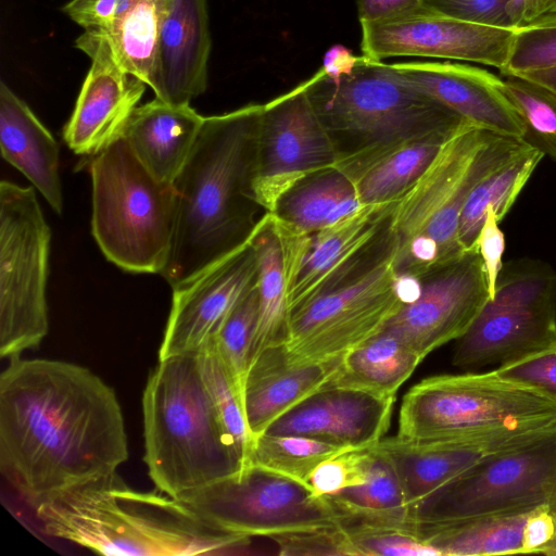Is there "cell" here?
<instances>
[{
  "instance_id": "obj_11",
  "label": "cell",
  "mask_w": 556,
  "mask_h": 556,
  "mask_svg": "<svg viewBox=\"0 0 556 556\" xmlns=\"http://www.w3.org/2000/svg\"><path fill=\"white\" fill-rule=\"evenodd\" d=\"M51 230L33 188L0 182V356L37 348L49 331Z\"/></svg>"
},
{
  "instance_id": "obj_25",
  "label": "cell",
  "mask_w": 556,
  "mask_h": 556,
  "mask_svg": "<svg viewBox=\"0 0 556 556\" xmlns=\"http://www.w3.org/2000/svg\"><path fill=\"white\" fill-rule=\"evenodd\" d=\"M204 119L190 103L173 104L155 98L134 110L123 138L154 178L174 185Z\"/></svg>"
},
{
  "instance_id": "obj_9",
  "label": "cell",
  "mask_w": 556,
  "mask_h": 556,
  "mask_svg": "<svg viewBox=\"0 0 556 556\" xmlns=\"http://www.w3.org/2000/svg\"><path fill=\"white\" fill-rule=\"evenodd\" d=\"M543 506L556 515V425L486 454L412 505L410 518L434 523Z\"/></svg>"
},
{
  "instance_id": "obj_22",
  "label": "cell",
  "mask_w": 556,
  "mask_h": 556,
  "mask_svg": "<svg viewBox=\"0 0 556 556\" xmlns=\"http://www.w3.org/2000/svg\"><path fill=\"white\" fill-rule=\"evenodd\" d=\"M211 47L207 0H170L151 87L155 98L184 104L201 96L207 87Z\"/></svg>"
},
{
  "instance_id": "obj_49",
  "label": "cell",
  "mask_w": 556,
  "mask_h": 556,
  "mask_svg": "<svg viewBox=\"0 0 556 556\" xmlns=\"http://www.w3.org/2000/svg\"><path fill=\"white\" fill-rule=\"evenodd\" d=\"M552 0H528L525 24L531 23L545 13Z\"/></svg>"
},
{
  "instance_id": "obj_35",
  "label": "cell",
  "mask_w": 556,
  "mask_h": 556,
  "mask_svg": "<svg viewBox=\"0 0 556 556\" xmlns=\"http://www.w3.org/2000/svg\"><path fill=\"white\" fill-rule=\"evenodd\" d=\"M199 356L203 378L222 425L244 467L250 463L254 437L247 422L241 387L211 345H205Z\"/></svg>"
},
{
  "instance_id": "obj_12",
  "label": "cell",
  "mask_w": 556,
  "mask_h": 556,
  "mask_svg": "<svg viewBox=\"0 0 556 556\" xmlns=\"http://www.w3.org/2000/svg\"><path fill=\"white\" fill-rule=\"evenodd\" d=\"M392 252L291 314L286 348L299 363L340 358L381 332L402 308Z\"/></svg>"
},
{
  "instance_id": "obj_7",
  "label": "cell",
  "mask_w": 556,
  "mask_h": 556,
  "mask_svg": "<svg viewBox=\"0 0 556 556\" xmlns=\"http://www.w3.org/2000/svg\"><path fill=\"white\" fill-rule=\"evenodd\" d=\"M556 425V403L483 374L428 377L403 396L397 437L421 442L520 439Z\"/></svg>"
},
{
  "instance_id": "obj_53",
  "label": "cell",
  "mask_w": 556,
  "mask_h": 556,
  "mask_svg": "<svg viewBox=\"0 0 556 556\" xmlns=\"http://www.w3.org/2000/svg\"><path fill=\"white\" fill-rule=\"evenodd\" d=\"M551 22H554V21H551Z\"/></svg>"
},
{
  "instance_id": "obj_24",
  "label": "cell",
  "mask_w": 556,
  "mask_h": 556,
  "mask_svg": "<svg viewBox=\"0 0 556 556\" xmlns=\"http://www.w3.org/2000/svg\"><path fill=\"white\" fill-rule=\"evenodd\" d=\"M533 435L520 439L448 442H421L395 435L382 438L374 447L394 468L412 506L467 470L486 454Z\"/></svg>"
},
{
  "instance_id": "obj_20",
  "label": "cell",
  "mask_w": 556,
  "mask_h": 556,
  "mask_svg": "<svg viewBox=\"0 0 556 556\" xmlns=\"http://www.w3.org/2000/svg\"><path fill=\"white\" fill-rule=\"evenodd\" d=\"M404 79L476 127L521 140L522 122L503 79L469 64L412 61L391 64Z\"/></svg>"
},
{
  "instance_id": "obj_1",
  "label": "cell",
  "mask_w": 556,
  "mask_h": 556,
  "mask_svg": "<svg viewBox=\"0 0 556 556\" xmlns=\"http://www.w3.org/2000/svg\"><path fill=\"white\" fill-rule=\"evenodd\" d=\"M0 376V470L34 509L116 472L128 458L122 407L90 369L9 358Z\"/></svg>"
},
{
  "instance_id": "obj_26",
  "label": "cell",
  "mask_w": 556,
  "mask_h": 556,
  "mask_svg": "<svg viewBox=\"0 0 556 556\" xmlns=\"http://www.w3.org/2000/svg\"><path fill=\"white\" fill-rule=\"evenodd\" d=\"M2 157L20 170L55 213L63 210L59 146L30 108L3 81L0 84Z\"/></svg>"
},
{
  "instance_id": "obj_46",
  "label": "cell",
  "mask_w": 556,
  "mask_h": 556,
  "mask_svg": "<svg viewBox=\"0 0 556 556\" xmlns=\"http://www.w3.org/2000/svg\"><path fill=\"white\" fill-rule=\"evenodd\" d=\"M358 20L377 22L391 18L424 5L422 0H356Z\"/></svg>"
},
{
  "instance_id": "obj_31",
  "label": "cell",
  "mask_w": 556,
  "mask_h": 556,
  "mask_svg": "<svg viewBox=\"0 0 556 556\" xmlns=\"http://www.w3.org/2000/svg\"><path fill=\"white\" fill-rule=\"evenodd\" d=\"M543 154L523 143L506 162L484 176L471 189L459 217L458 238L465 252L478 250L476 240L492 208L498 223L508 214L521 190L543 159Z\"/></svg>"
},
{
  "instance_id": "obj_40",
  "label": "cell",
  "mask_w": 556,
  "mask_h": 556,
  "mask_svg": "<svg viewBox=\"0 0 556 556\" xmlns=\"http://www.w3.org/2000/svg\"><path fill=\"white\" fill-rule=\"evenodd\" d=\"M279 556H357L341 523L269 536Z\"/></svg>"
},
{
  "instance_id": "obj_3",
  "label": "cell",
  "mask_w": 556,
  "mask_h": 556,
  "mask_svg": "<svg viewBox=\"0 0 556 556\" xmlns=\"http://www.w3.org/2000/svg\"><path fill=\"white\" fill-rule=\"evenodd\" d=\"M41 530L103 555L192 556L249 545L169 495L127 486L117 472L65 491L33 509Z\"/></svg>"
},
{
  "instance_id": "obj_18",
  "label": "cell",
  "mask_w": 556,
  "mask_h": 556,
  "mask_svg": "<svg viewBox=\"0 0 556 556\" xmlns=\"http://www.w3.org/2000/svg\"><path fill=\"white\" fill-rule=\"evenodd\" d=\"M75 46L91 64L63 138L75 154L96 156L123 137L147 84L121 65L101 33L85 30Z\"/></svg>"
},
{
  "instance_id": "obj_21",
  "label": "cell",
  "mask_w": 556,
  "mask_h": 556,
  "mask_svg": "<svg viewBox=\"0 0 556 556\" xmlns=\"http://www.w3.org/2000/svg\"><path fill=\"white\" fill-rule=\"evenodd\" d=\"M392 205H363L312 235L308 251L289 290L291 314L352 276L386 228Z\"/></svg>"
},
{
  "instance_id": "obj_10",
  "label": "cell",
  "mask_w": 556,
  "mask_h": 556,
  "mask_svg": "<svg viewBox=\"0 0 556 556\" xmlns=\"http://www.w3.org/2000/svg\"><path fill=\"white\" fill-rule=\"evenodd\" d=\"M556 345V271L546 263H505L494 296L457 339L452 363L469 370L514 363Z\"/></svg>"
},
{
  "instance_id": "obj_37",
  "label": "cell",
  "mask_w": 556,
  "mask_h": 556,
  "mask_svg": "<svg viewBox=\"0 0 556 556\" xmlns=\"http://www.w3.org/2000/svg\"><path fill=\"white\" fill-rule=\"evenodd\" d=\"M257 312L256 282L205 344L211 345L218 353L240 384L241 390L251 364Z\"/></svg>"
},
{
  "instance_id": "obj_8",
  "label": "cell",
  "mask_w": 556,
  "mask_h": 556,
  "mask_svg": "<svg viewBox=\"0 0 556 556\" xmlns=\"http://www.w3.org/2000/svg\"><path fill=\"white\" fill-rule=\"evenodd\" d=\"M91 229L105 257L131 273L162 274L172 248L176 189L154 178L122 137L93 156Z\"/></svg>"
},
{
  "instance_id": "obj_6",
  "label": "cell",
  "mask_w": 556,
  "mask_h": 556,
  "mask_svg": "<svg viewBox=\"0 0 556 556\" xmlns=\"http://www.w3.org/2000/svg\"><path fill=\"white\" fill-rule=\"evenodd\" d=\"M303 84L338 148L342 141L353 143L336 167L410 141L451 136L470 124L404 79L391 64L364 55L348 75L332 79L319 68Z\"/></svg>"
},
{
  "instance_id": "obj_5",
  "label": "cell",
  "mask_w": 556,
  "mask_h": 556,
  "mask_svg": "<svg viewBox=\"0 0 556 556\" xmlns=\"http://www.w3.org/2000/svg\"><path fill=\"white\" fill-rule=\"evenodd\" d=\"M523 141L467 124L451 136L390 211L386 245L397 274L422 278L466 252L459 217L471 189Z\"/></svg>"
},
{
  "instance_id": "obj_34",
  "label": "cell",
  "mask_w": 556,
  "mask_h": 556,
  "mask_svg": "<svg viewBox=\"0 0 556 556\" xmlns=\"http://www.w3.org/2000/svg\"><path fill=\"white\" fill-rule=\"evenodd\" d=\"M348 450L307 437L264 432L254 438L249 464L308 484L318 465Z\"/></svg>"
},
{
  "instance_id": "obj_43",
  "label": "cell",
  "mask_w": 556,
  "mask_h": 556,
  "mask_svg": "<svg viewBox=\"0 0 556 556\" xmlns=\"http://www.w3.org/2000/svg\"><path fill=\"white\" fill-rule=\"evenodd\" d=\"M422 1L427 8L457 20L496 27H515L510 15L511 0Z\"/></svg>"
},
{
  "instance_id": "obj_16",
  "label": "cell",
  "mask_w": 556,
  "mask_h": 556,
  "mask_svg": "<svg viewBox=\"0 0 556 556\" xmlns=\"http://www.w3.org/2000/svg\"><path fill=\"white\" fill-rule=\"evenodd\" d=\"M421 281L419 296L404 304L383 330L425 358L464 336L490 295L478 250L430 271Z\"/></svg>"
},
{
  "instance_id": "obj_33",
  "label": "cell",
  "mask_w": 556,
  "mask_h": 556,
  "mask_svg": "<svg viewBox=\"0 0 556 556\" xmlns=\"http://www.w3.org/2000/svg\"><path fill=\"white\" fill-rule=\"evenodd\" d=\"M170 0H136L105 31L118 62L150 88L154 81L159 40Z\"/></svg>"
},
{
  "instance_id": "obj_19",
  "label": "cell",
  "mask_w": 556,
  "mask_h": 556,
  "mask_svg": "<svg viewBox=\"0 0 556 556\" xmlns=\"http://www.w3.org/2000/svg\"><path fill=\"white\" fill-rule=\"evenodd\" d=\"M395 396L327 384L276 420L265 432L324 441L349 450L384 438Z\"/></svg>"
},
{
  "instance_id": "obj_36",
  "label": "cell",
  "mask_w": 556,
  "mask_h": 556,
  "mask_svg": "<svg viewBox=\"0 0 556 556\" xmlns=\"http://www.w3.org/2000/svg\"><path fill=\"white\" fill-rule=\"evenodd\" d=\"M502 79L525 128L521 141L556 161V94L516 75H502Z\"/></svg>"
},
{
  "instance_id": "obj_52",
  "label": "cell",
  "mask_w": 556,
  "mask_h": 556,
  "mask_svg": "<svg viewBox=\"0 0 556 556\" xmlns=\"http://www.w3.org/2000/svg\"><path fill=\"white\" fill-rule=\"evenodd\" d=\"M542 554H548V555H556V535L555 538L548 543V545L544 548Z\"/></svg>"
},
{
  "instance_id": "obj_27",
  "label": "cell",
  "mask_w": 556,
  "mask_h": 556,
  "mask_svg": "<svg viewBox=\"0 0 556 556\" xmlns=\"http://www.w3.org/2000/svg\"><path fill=\"white\" fill-rule=\"evenodd\" d=\"M451 136L410 141L361 163L338 168L351 178L362 205L391 204L416 182Z\"/></svg>"
},
{
  "instance_id": "obj_4",
  "label": "cell",
  "mask_w": 556,
  "mask_h": 556,
  "mask_svg": "<svg viewBox=\"0 0 556 556\" xmlns=\"http://www.w3.org/2000/svg\"><path fill=\"white\" fill-rule=\"evenodd\" d=\"M142 416L143 460L163 494L177 498L243 468L205 384L199 353L159 359L143 390Z\"/></svg>"
},
{
  "instance_id": "obj_47",
  "label": "cell",
  "mask_w": 556,
  "mask_h": 556,
  "mask_svg": "<svg viewBox=\"0 0 556 556\" xmlns=\"http://www.w3.org/2000/svg\"><path fill=\"white\" fill-rule=\"evenodd\" d=\"M358 56L341 43L331 46L323 58L320 71L328 77L337 79L348 75L356 64Z\"/></svg>"
},
{
  "instance_id": "obj_29",
  "label": "cell",
  "mask_w": 556,
  "mask_h": 556,
  "mask_svg": "<svg viewBox=\"0 0 556 556\" xmlns=\"http://www.w3.org/2000/svg\"><path fill=\"white\" fill-rule=\"evenodd\" d=\"M531 511L415 523V527L439 556L523 554L522 532Z\"/></svg>"
},
{
  "instance_id": "obj_32",
  "label": "cell",
  "mask_w": 556,
  "mask_h": 556,
  "mask_svg": "<svg viewBox=\"0 0 556 556\" xmlns=\"http://www.w3.org/2000/svg\"><path fill=\"white\" fill-rule=\"evenodd\" d=\"M327 498L342 519L401 527L414 525L412 506L394 468L374 446L366 481Z\"/></svg>"
},
{
  "instance_id": "obj_13",
  "label": "cell",
  "mask_w": 556,
  "mask_h": 556,
  "mask_svg": "<svg viewBox=\"0 0 556 556\" xmlns=\"http://www.w3.org/2000/svg\"><path fill=\"white\" fill-rule=\"evenodd\" d=\"M208 525L247 536H271L341 523L327 497L306 483L249 464L177 497Z\"/></svg>"
},
{
  "instance_id": "obj_48",
  "label": "cell",
  "mask_w": 556,
  "mask_h": 556,
  "mask_svg": "<svg viewBox=\"0 0 556 556\" xmlns=\"http://www.w3.org/2000/svg\"><path fill=\"white\" fill-rule=\"evenodd\" d=\"M516 76L533 81L556 94V67L527 72Z\"/></svg>"
},
{
  "instance_id": "obj_23",
  "label": "cell",
  "mask_w": 556,
  "mask_h": 556,
  "mask_svg": "<svg viewBox=\"0 0 556 556\" xmlns=\"http://www.w3.org/2000/svg\"><path fill=\"white\" fill-rule=\"evenodd\" d=\"M341 358L294 362L285 343L261 352L251 363L242 386L243 408L252 435L264 433L281 416L326 387Z\"/></svg>"
},
{
  "instance_id": "obj_44",
  "label": "cell",
  "mask_w": 556,
  "mask_h": 556,
  "mask_svg": "<svg viewBox=\"0 0 556 556\" xmlns=\"http://www.w3.org/2000/svg\"><path fill=\"white\" fill-rule=\"evenodd\" d=\"M492 208H488L485 220L476 240V248L481 255L490 299L494 296L498 274L503 267L505 236L498 227Z\"/></svg>"
},
{
  "instance_id": "obj_42",
  "label": "cell",
  "mask_w": 556,
  "mask_h": 556,
  "mask_svg": "<svg viewBox=\"0 0 556 556\" xmlns=\"http://www.w3.org/2000/svg\"><path fill=\"white\" fill-rule=\"evenodd\" d=\"M504 379L527 387L556 403V345L495 369Z\"/></svg>"
},
{
  "instance_id": "obj_51",
  "label": "cell",
  "mask_w": 556,
  "mask_h": 556,
  "mask_svg": "<svg viewBox=\"0 0 556 556\" xmlns=\"http://www.w3.org/2000/svg\"><path fill=\"white\" fill-rule=\"evenodd\" d=\"M551 21H556V0H552L545 13L531 23Z\"/></svg>"
},
{
  "instance_id": "obj_30",
  "label": "cell",
  "mask_w": 556,
  "mask_h": 556,
  "mask_svg": "<svg viewBox=\"0 0 556 556\" xmlns=\"http://www.w3.org/2000/svg\"><path fill=\"white\" fill-rule=\"evenodd\" d=\"M361 206L351 178L340 168L332 167L296 184L271 214L291 228L312 236Z\"/></svg>"
},
{
  "instance_id": "obj_39",
  "label": "cell",
  "mask_w": 556,
  "mask_h": 556,
  "mask_svg": "<svg viewBox=\"0 0 556 556\" xmlns=\"http://www.w3.org/2000/svg\"><path fill=\"white\" fill-rule=\"evenodd\" d=\"M556 67V21L516 27L501 75H518Z\"/></svg>"
},
{
  "instance_id": "obj_50",
  "label": "cell",
  "mask_w": 556,
  "mask_h": 556,
  "mask_svg": "<svg viewBox=\"0 0 556 556\" xmlns=\"http://www.w3.org/2000/svg\"><path fill=\"white\" fill-rule=\"evenodd\" d=\"M528 0H511L510 15L515 27H519L525 23Z\"/></svg>"
},
{
  "instance_id": "obj_28",
  "label": "cell",
  "mask_w": 556,
  "mask_h": 556,
  "mask_svg": "<svg viewBox=\"0 0 556 556\" xmlns=\"http://www.w3.org/2000/svg\"><path fill=\"white\" fill-rule=\"evenodd\" d=\"M422 359L396 336L382 330L342 356L329 384L395 396Z\"/></svg>"
},
{
  "instance_id": "obj_2",
  "label": "cell",
  "mask_w": 556,
  "mask_h": 556,
  "mask_svg": "<svg viewBox=\"0 0 556 556\" xmlns=\"http://www.w3.org/2000/svg\"><path fill=\"white\" fill-rule=\"evenodd\" d=\"M263 104L205 117L174 181L176 218L162 271L174 287L243 244L252 222L255 132Z\"/></svg>"
},
{
  "instance_id": "obj_45",
  "label": "cell",
  "mask_w": 556,
  "mask_h": 556,
  "mask_svg": "<svg viewBox=\"0 0 556 556\" xmlns=\"http://www.w3.org/2000/svg\"><path fill=\"white\" fill-rule=\"evenodd\" d=\"M556 535V515L547 507L533 509L523 528V554L542 553Z\"/></svg>"
},
{
  "instance_id": "obj_14",
  "label": "cell",
  "mask_w": 556,
  "mask_h": 556,
  "mask_svg": "<svg viewBox=\"0 0 556 556\" xmlns=\"http://www.w3.org/2000/svg\"><path fill=\"white\" fill-rule=\"evenodd\" d=\"M339 148L317 115L304 84L264 103L258 115L250 193L274 213L304 178L336 167Z\"/></svg>"
},
{
  "instance_id": "obj_15",
  "label": "cell",
  "mask_w": 556,
  "mask_h": 556,
  "mask_svg": "<svg viewBox=\"0 0 556 556\" xmlns=\"http://www.w3.org/2000/svg\"><path fill=\"white\" fill-rule=\"evenodd\" d=\"M359 24L361 49L366 58L465 61L496 67L500 72L506 65L516 30L457 20L426 5L391 18Z\"/></svg>"
},
{
  "instance_id": "obj_38",
  "label": "cell",
  "mask_w": 556,
  "mask_h": 556,
  "mask_svg": "<svg viewBox=\"0 0 556 556\" xmlns=\"http://www.w3.org/2000/svg\"><path fill=\"white\" fill-rule=\"evenodd\" d=\"M341 525L357 556L439 555L419 536L415 523L401 527L344 518Z\"/></svg>"
},
{
  "instance_id": "obj_17",
  "label": "cell",
  "mask_w": 556,
  "mask_h": 556,
  "mask_svg": "<svg viewBox=\"0 0 556 556\" xmlns=\"http://www.w3.org/2000/svg\"><path fill=\"white\" fill-rule=\"evenodd\" d=\"M252 237L253 230L243 244L172 287V306L159 359L200 353L256 285L258 262Z\"/></svg>"
},
{
  "instance_id": "obj_41",
  "label": "cell",
  "mask_w": 556,
  "mask_h": 556,
  "mask_svg": "<svg viewBox=\"0 0 556 556\" xmlns=\"http://www.w3.org/2000/svg\"><path fill=\"white\" fill-rule=\"evenodd\" d=\"M370 463V447L344 451L318 465L308 485L318 496L329 497L364 483Z\"/></svg>"
}]
</instances>
